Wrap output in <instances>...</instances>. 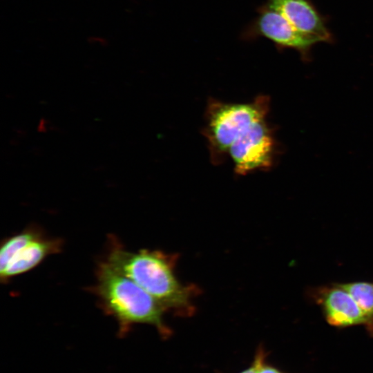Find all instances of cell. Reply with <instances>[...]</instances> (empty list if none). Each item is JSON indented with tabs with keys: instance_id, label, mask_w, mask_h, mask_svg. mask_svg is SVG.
<instances>
[{
	"instance_id": "2",
	"label": "cell",
	"mask_w": 373,
	"mask_h": 373,
	"mask_svg": "<svg viewBox=\"0 0 373 373\" xmlns=\"http://www.w3.org/2000/svg\"><path fill=\"white\" fill-rule=\"evenodd\" d=\"M113 243L106 261L115 269L134 281L166 311L178 315L193 314V298L198 291L178 278L175 256L144 249L130 251Z\"/></svg>"
},
{
	"instance_id": "7",
	"label": "cell",
	"mask_w": 373,
	"mask_h": 373,
	"mask_svg": "<svg viewBox=\"0 0 373 373\" xmlns=\"http://www.w3.org/2000/svg\"><path fill=\"white\" fill-rule=\"evenodd\" d=\"M62 245L60 238H48L41 234L15 254L6 267L0 272L1 281L6 283L11 278L31 270L48 256L59 253Z\"/></svg>"
},
{
	"instance_id": "1",
	"label": "cell",
	"mask_w": 373,
	"mask_h": 373,
	"mask_svg": "<svg viewBox=\"0 0 373 373\" xmlns=\"http://www.w3.org/2000/svg\"><path fill=\"white\" fill-rule=\"evenodd\" d=\"M269 110L270 99L265 95L247 102L209 99L202 133L211 162L218 165L229 159L239 166L265 155L276 142Z\"/></svg>"
},
{
	"instance_id": "4",
	"label": "cell",
	"mask_w": 373,
	"mask_h": 373,
	"mask_svg": "<svg viewBox=\"0 0 373 373\" xmlns=\"http://www.w3.org/2000/svg\"><path fill=\"white\" fill-rule=\"evenodd\" d=\"M307 297L319 305L327 322L334 327L367 325L366 318L352 296L338 283L309 288Z\"/></svg>"
},
{
	"instance_id": "3",
	"label": "cell",
	"mask_w": 373,
	"mask_h": 373,
	"mask_svg": "<svg viewBox=\"0 0 373 373\" xmlns=\"http://www.w3.org/2000/svg\"><path fill=\"white\" fill-rule=\"evenodd\" d=\"M95 291L105 312L113 316L123 336L135 324H148L167 337L171 330L164 322L166 309L134 281L115 269L106 261L96 271Z\"/></svg>"
},
{
	"instance_id": "11",
	"label": "cell",
	"mask_w": 373,
	"mask_h": 373,
	"mask_svg": "<svg viewBox=\"0 0 373 373\" xmlns=\"http://www.w3.org/2000/svg\"><path fill=\"white\" fill-rule=\"evenodd\" d=\"M264 353L265 352L262 349H260L256 354L255 358L252 364L248 368L245 369L240 373H256L261 357Z\"/></svg>"
},
{
	"instance_id": "9",
	"label": "cell",
	"mask_w": 373,
	"mask_h": 373,
	"mask_svg": "<svg viewBox=\"0 0 373 373\" xmlns=\"http://www.w3.org/2000/svg\"><path fill=\"white\" fill-rule=\"evenodd\" d=\"M41 234L43 233L38 228L32 227L5 239L0 249V272L21 247Z\"/></svg>"
},
{
	"instance_id": "6",
	"label": "cell",
	"mask_w": 373,
	"mask_h": 373,
	"mask_svg": "<svg viewBox=\"0 0 373 373\" xmlns=\"http://www.w3.org/2000/svg\"><path fill=\"white\" fill-rule=\"evenodd\" d=\"M267 4L300 32L316 37L321 42H332V36L324 17L309 0H268Z\"/></svg>"
},
{
	"instance_id": "8",
	"label": "cell",
	"mask_w": 373,
	"mask_h": 373,
	"mask_svg": "<svg viewBox=\"0 0 373 373\" xmlns=\"http://www.w3.org/2000/svg\"><path fill=\"white\" fill-rule=\"evenodd\" d=\"M354 298L363 313L366 328L373 335V281L338 283Z\"/></svg>"
},
{
	"instance_id": "5",
	"label": "cell",
	"mask_w": 373,
	"mask_h": 373,
	"mask_svg": "<svg viewBox=\"0 0 373 373\" xmlns=\"http://www.w3.org/2000/svg\"><path fill=\"white\" fill-rule=\"evenodd\" d=\"M251 33L262 36L281 48L296 50L303 59L308 58L313 46L321 42L318 38L296 29L280 12L267 4L260 8Z\"/></svg>"
},
{
	"instance_id": "10",
	"label": "cell",
	"mask_w": 373,
	"mask_h": 373,
	"mask_svg": "<svg viewBox=\"0 0 373 373\" xmlns=\"http://www.w3.org/2000/svg\"><path fill=\"white\" fill-rule=\"evenodd\" d=\"M256 373H281L277 369L265 363V353L261 357Z\"/></svg>"
}]
</instances>
